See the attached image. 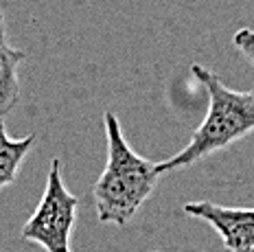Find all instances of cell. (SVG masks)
<instances>
[{"label": "cell", "instance_id": "7", "mask_svg": "<svg viewBox=\"0 0 254 252\" xmlns=\"http://www.w3.org/2000/svg\"><path fill=\"white\" fill-rule=\"evenodd\" d=\"M232 46H235L254 68V29H248V27L239 29L232 35Z\"/></svg>", "mask_w": 254, "mask_h": 252}, {"label": "cell", "instance_id": "3", "mask_svg": "<svg viewBox=\"0 0 254 252\" xmlns=\"http://www.w3.org/2000/svg\"><path fill=\"white\" fill-rule=\"evenodd\" d=\"M79 199L66 189L62 162L53 160L46 187L35 213L22 228V239L38 244L44 252H72L70 237L77 222Z\"/></svg>", "mask_w": 254, "mask_h": 252}, {"label": "cell", "instance_id": "4", "mask_svg": "<svg viewBox=\"0 0 254 252\" xmlns=\"http://www.w3.org/2000/svg\"><path fill=\"white\" fill-rule=\"evenodd\" d=\"M184 213L213 226L228 252H254V208H232L215 202H187Z\"/></svg>", "mask_w": 254, "mask_h": 252}, {"label": "cell", "instance_id": "1", "mask_svg": "<svg viewBox=\"0 0 254 252\" xmlns=\"http://www.w3.org/2000/svg\"><path fill=\"white\" fill-rule=\"evenodd\" d=\"M190 75L206 88L208 112L190 136L189 145L156 165L160 176L167 171L187 169L254 132V90H232L202 64H190Z\"/></svg>", "mask_w": 254, "mask_h": 252}, {"label": "cell", "instance_id": "5", "mask_svg": "<svg viewBox=\"0 0 254 252\" xmlns=\"http://www.w3.org/2000/svg\"><path fill=\"white\" fill-rule=\"evenodd\" d=\"M26 53L7 42L4 13L0 11V117L9 114L20 101V64Z\"/></svg>", "mask_w": 254, "mask_h": 252}, {"label": "cell", "instance_id": "2", "mask_svg": "<svg viewBox=\"0 0 254 252\" xmlns=\"http://www.w3.org/2000/svg\"><path fill=\"white\" fill-rule=\"evenodd\" d=\"M103 125L108 138V162L92 187V199L99 222L125 226L149 199L160 173L156 169L158 162L142 158L131 149L114 112L108 110L103 114Z\"/></svg>", "mask_w": 254, "mask_h": 252}, {"label": "cell", "instance_id": "6", "mask_svg": "<svg viewBox=\"0 0 254 252\" xmlns=\"http://www.w3.org/2000/svg\"><path fill=\"white\" fill-rule=\"evenodd\" d=\"M35 145V134H29L24 138H11L7 134L4 121L0 117V191L4 187L13 185L20 173L24 158Z\"/></svg>", "mask_w": 254, "mask_h": 252}]
</instances>
